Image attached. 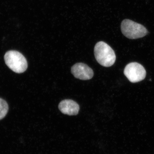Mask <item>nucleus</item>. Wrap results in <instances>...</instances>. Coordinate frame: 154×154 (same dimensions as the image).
<instances>
[{
	"label": "nucleus",
	"mask_w": 154,
	"mask_h": 154,
	"mask_svg": "<svg viewBox=\"0 0 154 154\" xmlns=\"http://www.w3.org/2000/svg\"><path fill=\"white\" fill-rule=\"evenodd\" d=\"M96 60L102 66L110 67L115 63L116 56L113 49L104 42L97 43L94 48Z\"/></svg>",
	"instance_id": "nucleus-1"
},
{
	"label": "nucleus",
	"mask_w": 154,
	"mask_h": 154,
	"mask_svg": "<svg viewBox=\"0 0 154 154\" xmlns=\"http://www.w3.org/2000/svg\"><path fill=\"white\" fill-rule=\"evenodd\" d=\"M5 60L9 68L17 73L24 72L28 68V63L25 57L16 51H10L6 53Z\"/></svg>",
	"instance_id": "nucleus-2"
},
{
	"label": "nucleus",
	"mask_w": 154,
	"mask_h": 154,
	"mask_svg": "<svg viewBox=\"0 0 154 154\" xmlns=\"http://www.w3.org/2000/svg\"><path fill=\"white\" fill-rule=\"evenodd\" d=\"M122 33L127 38L137 39L145 36L148 30L143 25L129 19H125L121 25Z\"/></svg>",
	"instance_id": "nucleus-3"
},
{
	"label": "nucleus",
	"mask_w": 154,
	"mask_h": 154,
	"mask_svg": "<svg viewBox=\"0 0 154 154\" xmlns=\"http://www.w3.org/2000/svg\"><path fill=\"white\" fill-rule=\"evenodd\" d=\"M124 75L130 82L137 83L144 79L146 71L142 65L136 62L131 63L127 65L124 69Z\"/></svg>",
	"instance_id": "nucleus-4"
},
{
	"label": "nucleus",
	"mask_w": 154,
	"mask_h": 154,
	"mask_svg": "<svg viewBox=\"0 0 154 154\" xmlns=\"http://www.w3.org/2000/svg\"><path fill=\"white\" fill-rule=\"evenodd\" d=\"M72 73L75 78L82 80L91 79L94 76L92 69L83 63H77L72 67Z\"/></svg>",
	"instance_id": "nucleus-5"
},
{
	"label": "nucleus",
	"mask_w": 154,
	"mask_h": 154,
	"mask_svg": "<svg viewBox=\"0 0 154 154\" xmlns=\"http://www.w3.org/2000/svg\"><path fill=\"white\" fill-rule=\"evenodd\" d=\"M58 107L62 113L69 116L77 115L80 109L79 106L76 102L70 99L63 100L60 103Z\"/></svg>",
	"instance_id": "nucleus-6"
},
{
	"label": "nucleus",
	"mask_w": 154,
	"mask_h": 154,
	"mask_svg": "<svg viewBox=\"0 0 154 154\" xmlns=\"http://www.w3.org/2000/svg\"><path fill=\"white\" fill-rule=\"evenodd\" d=\"M8 105L5 100L0 99V120L4 118L8 111Z\"/></svg>",
	"instance_id": "nucleus-7"
}]
</instances>
